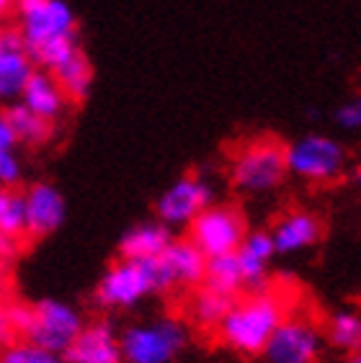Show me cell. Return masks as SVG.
I'll use <instances>...</instances> for the list:
<instances>
[{"label":"cell","instance_id":"obj_1","mask_svg":"<svg viewBox=\"0 0 361 363\" xmlns=\"http://www.w3.org/2000/svg\"><path fill=\"white\" fill-rule=\"evenodd\" d=\"M284 320L286 312L281 294L258 289L243 299H235L222 325L217 328V340L235 356H264L266 345Z\"/></svg>","mask_w":361,"mask_h":363},{"label":"cell","instance_id":"obj_2","mask_svg":"<svg viewBox=\"0 0 361 363\" xmlns=\"http://www.w3.org/2000/svg\"><path fill=\"white\" fill-rule=\"evenodd\" d=\"M163 291H171V284H168L158 258L134 260L119 255L96 281L93 301H96V307L106 309V312H129L147 296Z\"/></svg>","mask_w":361,"mask_h":363},{"label":"cell","instance_id":"obj_3","mask_svg":"<svg viewBox=\"0 0 361 363\" xmlns=\"http://www.w3.org/2000/svg\"><path fill=\"white\" fill-rule=\"evenodd\" d=\"M230 183L245 196H266L281 189L289 175L286 145L276 137H253L232 150L227 165Z\"/></svg>","mask_w":361,"mask_h":363},{"label":"cell","instance_id":"obj_4","mask_svg":"<svg viewBox=\"0 0 361 363\" xmlns=\"http://www.w3.org/2000/svg\"><path fill=\"white\" fill-rule=\"evenodd\" d=\"M124 363H173L186 350L188 330L176 317H153L119 330Z\"/></svg>","mask_w":361,"mask_h":363},{"label":"cell","instance_id":"obj_5","mask_svg":"<svg viewBox=\"0 0 361 363\" xmlns=\"http://www.w3.org/2000/svg\"><path fill=\"white\" fill-rule=\"evenodd\" d=\"M346 147L330 134L310 132L286 145L289 175L310 183V186H328V183L338 181L346 170Z\"/></svg>","mask_w":361,"mask_h":363},{"label":"cell","instance_id":"obj_6","mask_svg":"<svg viewBox=\"0 0 361 363\" xmlns=\"http://www.w3.org/2000/svg\"><path fill=\"white\" fill-rule=\"evenodd\" d=\"M14 16L28 52L77 36L75 11L65 0H16Z\"/></svg>","mask_w":361,"mask_h":363},{"label":"cell","instance_id":"obj_7","mask_svg":"<svg viewBox=\"0 0 361 363\" xmlns=\"http://www.w3.org/2000/svg\"><path fill=\"white\" fill-rule=\"evenodd\" d=\"M215 203V186L202 173H183L160 191L153 203L155 219L171 230H188L207 206Z\"/></svg>","mask_w":361,"mask_h":363},{"label":"cell","instance_id":"obj_8","mask_svg":"<svg viewBox=\"0 0 361 363\" xmlns=\"http://www.w3.org/2000/svg\"><path fill=\"white\" fill-rule=\"evenodd\" d=\"M186 238L207 258H217V255L235 252L243 245V240L248 238V222L237 206L215 201L188 224Z\"/></svg>","mask_w":361,"mask_h":363},{"label":"cell","instance_id":"obj_9","mask_svg":"<svg viewBox=\"0 0 361 363\" xmlns=\"http://www.w3.org/2000/svg\"><path fill=\"white\" fill-rule=\"evenodd\" d=\"M83 328L85 320L75 304L47 296V299L34 301V320H31L28 340L65 356V350L75 342V337L83 333Z\"/></svg>","mask_w":361,"mask_h":363},{"label":"cell","instance_id":"obj_10","mask_svg":"<svg viewBox=\"0 0 361 363\" xmlns=\"http://www.w3.org/2000/svg\"><path fill=\"white\" fill-rule=\"evenodd\" d=\"M325 335L305 317H286L264 350L269 363H318Z\"/></svg>","mask_w":361,"mask_h":363},{"label":"cell","instance_id":"obj_11","mask_svg":"<svg viewBox=\"0 0 361 363\" xmlns=\"http://www.w3.org/2000/svg\"><path fill=\"white\" fill-rule=\"evenodd\" d=\"M39 70L31 60L26 42L18 28H3L0 31V98L6 104L18 101L31 80V75Z\"/></svg>","mask_w":361,"mask_h":363},{"label":"cell","instance_id":"obj_12","mask_svg":"<svg viewBox=\"0 0 361 363\" xmlns=\"http://www.w3.org/2000/svg\"><path fill=\"white\" fill-rule=\"evenodd\" d=\"M28 240H44L55 235L68 219V201L63 191L49 181H34L26 186Z\"/></svg>","mask_w":361,"mask_h":363},{"label":"cell","instance_id":"obj_13","mask_svg":"<svg viewBox=\"0 0 361 363\" xmlns=\"http://www.w3.org/2000/svg\"><path fill=\"white\" fill-rule=\"evenodd\" d=\"M65 363H124L122 337L112 322L90 320L83 333L65 350Z\"/></svg>","mask_w":361,"mask_h":363},{"label":"cell","instance_id":"obj_14","mask_svg":"<svg viewBox=\"0 0 361 363\" xmlns=\"http://www.w3.org/2000/svg\"><path fill=\"white\" fill-rule=\"evenodd\" d=\"M271 238L276 245L279 255H299L305 250H313L323 238V222L318 214L307 209L284 211L281 217L271 224Z\"/></svg>","mask_w":361,"mask_h":363},{"label":"cell","instance_id":"obj_15","mask_svg":"<svg viewBox=\"0 0 361 363\" xmlns=\"http://www.w3.org/2000/svg\"><path fill=\"white\" fill-rule=\"evenodd\" d=\"M171 289H194L202 286L207 276L209 258L188 238H173L168 250L158 258Z\"/></svg>","mask_w":361,"mask_h":363},{"label":"cell","instance_id":"obj_16","mask_svg":"<svg viewBox=\"0 0 361 363\" xmlns=\"http://www.w3.org/2000/svg\"><path fill=\"white\" fill-rule=\"evenodd\" d=\"M173 242V230L166 227L160 219H145L134 222L122 232L117 242V250L122 258L134 260H155L168 250V245Z\"/></svg>","mask_w":361,"mask_h":363},{"label":"cell","instance_id":"obj_17","mask_svg":"<svg viewBox=\"0 0 361 363\" xmlns=\"http://www.w3.org/2000/svg\"><path fill=\"white\" fill-rule=\"evenodd\" d=\"M28 240L26 189L0 191V250L3 258H14Z\"/></svg>","mask_w":361,"mask_h":363},{"label":"cell","instance_id":"obj_18","mask_svg":"<svg viewBox=\"0 0 361 363\" xmlns=\"http://www.w3.org/2000/svg\"><path fill=\"white\" fill-rule=\"evenodd\" d=\"M235 255H237V263H240V271H243L245 289H250V291L266 289L264 284L269 279L271 260H274V255H279L271 232L269 230L248 232V238L235 250Z\"/></svg>","mask_w":361,"mask_h":363},{"label":"cell","instance_id":"obj_19","mask_svg":"<svg viewBox=\"0 0 361 363\" xmlns=\"http://www.w3.org/2000/svg\"><path fill=\"white\" fill-rule=\"evenodd\" d=\"M18 101L23 106H28L36 116H42V119L52 121V124L63 119V113L68 111L70 106V98L63 91V85L57 83V77L47 70H36L31 75V80L26 83Z\"/></svg>","mask_w":361,"mask_h":363},{"label":"cell","instance_id":"obj_20","mask_svg":"<svg viewBox=\"0 0 361 363\" xmlns=\"http://www.w3.org/2000/svg\"><path fill=\"white\" fill-rule=\"evenodd\" d=\"M0 119L14 129L16 140H18L21 147H42L55 137V124L42 119V116H36L28 106L21 104V101L6 104V108H3V113H0Z\"/></svg>","mask_w":361,"mask_h":363},{"label":"cell","instance_id":"obj_21","mask_svg":"<svg viewBox=\"0 0 361 363\" xmlns=\"http://www.w3.org/2000/svg\"><path fill=\"white\" fill-rule=\"evenodd\" d=\"M325 342L340 356L361 350V307L346 304V307L333 309L323 328Z\"/></svg>","mask_w":361,"mask_h":363},{"label":"cell","instance_id":"obj_22","mask_svg":"<svg viewBox=\"0 0 361 363\" xmlns=\"http://www.w3.org/2000/svg\"><path fill=\"white\" fill-rule=\"evenodd\" d=\"M52 75L57 77V83L63 85V91L68 93L70 104L88 101L90 91H93V65H90L83 49H77L70 60H65Z\"/></svg>","mask_w":361,"mask_h":363},{"label":"cell","instance_id":"obj_23","mask_svg":"<svg viewBox=\"0 0 361 363\" xmlns=\"http://www.w3.org/2000/svg\"><path fill=\"white\" fill-rule=\"evenodd\" d=\"M235 304L232 296H225L220 291H212L207 286H199L194 294V299L188 304V317L194 322L196 328L202 330H215L222 325V320L227 317L230 307Z\"/></svg>","mask_w":361,"mask_h":363},{"label":"cell","instance_id":"obj_24","mask_svg":"<svg viewBox=\"0 0 361 363\" xmlns=\"http://www.w3.org/2000/svg\"><path fill=\"white\" fill-rule=\"evenodd\" d=\"M202 286L212 289V291H220L225 296H232L237 299V294L245 289L243 271H240V263H237L235 252H227V255H217V258H209L207 263V276H204Z\"/></svg>","mask_w":361,"mask_h":363},{"label":"cell","instance_id":"obj_25","mask_svg":"<svg viewBox=\"0 0 361 363\" xmlns=\"http://www.w3.org/2000/svg\"><path fill=\"white\" fill-rule=\"evenodd\" d=\"M31 320H34V301L11 299L0 309V328H3V340H28L31 333Z\"/></svg>","mask_w":361,"mask_h":363},{"label":"cell","instance_id":"obj_26","mask_svg":"<svg viewBox=\"0 0 361 363\" xmlns=\"http://www.w3.org/2000/svg\"><path fill=\"white\" fill-rule=\"evenodd\" d=\"M0 363H65V358L31 340H16L3 348Z\"/></svg>","mask_w":361,"mask_h":363},{"label":"cell","instance_id":"obj_27","mask_svg":"<svg viewBox=\"0 0 361 363\" xmlns=\"http://www.w3.org/2000/svg\"><path fill=\"white\" fill-rule=\"evenodd\" d=\"M23 181V162L18 150H0V183L3 189H18Z\"/></svg>","mask_w":361,"mask_h":363},{"label":"cell","instance_id":"obj_28","mask_svg":"<svg viewBox=\"0 0 361 363\" xmlns=\"http://www.w3.org/2000/svg\"><path fill=\"white\" fill-rule=\"evenodd\" d=\"M333 119L338 124V129H343V132H361V93L343 101L335 108Z\"/></svg>","mask_w":361,"mask_h":363},{"label":"cell","instance_id":"obj_29","mask_svg":"<svg viewBox=\"0 0 361 363\" xmlns=\"http://www.w3.org/2000/svg\"><path fill=\"white\" fill-rule=\"evenodd\" d=\"M18 140H16L14 129L6 124V121L0 119V150H18Z\"/></svg>","mask_w":361,"mask_h":363},{"label":"cell","instance_id":"obj_30","mask_svg":"<svg viewBox=\"0 0 361 363\" xmlns=\"http://www.w3.org/2000/svg\"><path fill=\"white\" fill-rule=\"evenodd\" d=\"M335 363H361V350H356V353H346V356H340Z\"/></svg>","mask_w":361,"mask_h":363},{"label":"cell","instance_id":"obj_31","mask_svg":"<svg viewBox=\"0 0 361 363\" xmlns=\"http://www.w3.org/2000/svg\"><path fill=\"white\" fill-rule=\"evenodd\" d=\"M351 181H354V189L361 194V162L354 168V173H351Z\"/></svg>","mask_w":361,"mask_h":363},{"label":"cell","instance_id":"obj_32","mask_svg":"<svg viewBox=\"0 0 361 363\" xmlns=\"http://www.w3.org/2000/svg\"><path fill=\"white\" fill-rule=\"evenodd\" d=\"M14 8H16V0H0V13L3 16L14 13Z\"/></svg>","mask_w":361,"mask_h":363}]
</instances>
